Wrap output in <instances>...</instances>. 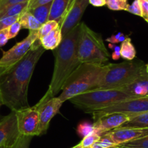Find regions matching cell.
Segmentation results:
<instances>
[{
	"label": "cell",
	"mask_w": 148,
	"mask_h": 148,
	"mask_svg": "<svg viewBox=\"0 0 148 148\" xmlns=\"http://www.w3.org/2000/svg\"><path fill=\"white\" fill-rule=\"evenodd\" d=\"M44 52L41 46L32 47L23 59L7 68L0 77V100L11 111L30 107L27 98L29 83Z\"/></svg>",
	"instance_id": "cell-1"
},
{
	"label": "cell",
	"mask_w": 148,
	"mask_h": 148,
	"mask_svg": "<svg viewBox=\"0 0 148 148\" xmlns=\"http://www.w3.org/2000/svg\"><path fill=\"white\" fill-rule=\"evenodd\" d=\"M80 23L66 33L61 43L53 51L55 61L53 75L48 91L52 97L62 90L63 85L74 71L79 66L77 45Z\"/></svg>",
	"instance_id": "cell-2"
},
{
	"label": "cell",
	"mask_w": 148,
	"mask_h": 148,
	"mask_svg": "<svg viewBox=\"0 0 148 148\" xmlns=\"http://www.w3.org/2000/svg\"><path fill=\"white\" fill-rule=\"evenodd\" d=\"M148 79L146 65L140 60L126 61L105 65V71L96 89H121L130 88Z\"/></svg>",
	"instance_id": "cell-3"
},
{
	"label": "cell",
	"mask_w": 148,
	"mask_h": 148,
	"mask_svg": "<svg viewBox=\"0 0 148 148\" xmlns=\"http://www.w3.org/2000/svg\"><path fill=\"white\" fill-rule=\"evenodd\" d=\"M104 71L105 65L80 64L66 80L58 98L64 103L77 95L96 89Z\"/></svg>",
	"instance_id": "cell-4"
},
{
	"label": "cell",
	"mask_w": 148,
	"mask_h": 148,
	"mask_svg": "<svg viewBox=\"0 0 148 148\" xmlns=\"http://www.w3.org/2000/svg\"><path fill=\"white\" fill-rule=\"evenodd\" d=\"M141 98L134 95L128 88L121 89H95L78 95L69 101L86 113H92L119 101Z\"/></svg>",
	"instance_id": "cell-5"
},
{
	"label": "cell",
	"mask_w": 148,
	"mask_h": 148,
	"mask_svg": "<svg viewBox=\"0 0 148 148\" xmlns=\"http://www.w3.org/2000/svg\"><path fill=\"white\" fill-rule=\"evenodd\" d=\"M77 52L81 64L104 66L109 62V52L104 44L102 36L84 23H80Z\"/></svg>",
	"instance_id": "cell-6"
},
{
	"label": "cell",
	"mask_w": 148,
	"mask_h": 148,
	"mask_svg": "<svg viewBox=\"0 0 148 148\" xmlns=\"http://www.w3.org/2000/svg\"><path fill=\"white\" fill-rule=\"evenodd\" d=\"M146 111H148V96L119 101L109 106L93 111L91 114H92L93 119H95L104 114H111V113L126 114L131 118L132 116Z\"/></svg>",
	"instance_id": "cell-7"
},
{
	"label": "cell",
	"mask_w": 148,
	"mask_h": 148,
	"mask_svg": "<svg viewBox=\"0 0 148 148\" xmlns=\"http://www.w3.org/2000/svg\"><path fill=\"white\" fill-rule=\"evenodd\" d=\"M64 103L58 97H52L49 91L36 104L39 114L38 136L45 134L52 119L58 114Z\"/></svg>",
	"instance_id": "cell-8"
},
{
	"label": "cell",
	"mask_w": 148,
	"mask_h": 148,
	"mask_svg": "<svg viewBox=\"0 0 148 148\" xmlns=\"http://www.w3.org/2000/svg\"><path fill=\"white\" fill-rule=\"evenodd\" d=\"M37 39L38 30H30L25 38L16 43L8 51L2 52V56L0 58V66L10 67L19 62L30 50Z\"/></svg>",
	"instance_id": "cell-9"
},
{
	"label": "cell",
	"mask_w": 148,
	"mask_h": 148,
	"mask_svg": "<svg viewBox=\"0 0 148 148\" xmlns=\"http://www.w3.org/2000/svg\"><path fill=\"white\" fill-rule=\"evenodd\" d=\"M17 127L21 135L38 136L39 114L36 106L14 111Z\"/></svg>",
	"instance_id": "cell-10"
},
{
	"label": "cell",
	"mask_w": 148,
	"mask_h": 148,
	"mask_svg": "<svg viewBox=\"0 0 148 148\" xmlns=\"http://www.w3.org/2000/svg\"><path fill=\"white\" fill-rule=\"evenodd\" d=\"M88 5V0H75L68 7L64 16L59 23L62 38L80 23L81 18Z\"/></svg>",
	"instance_id": "cell-11"
},
{
	"label": "cell",
	"mask_w": 148,
	"mask_h": 148,
	"mask_svg": "<svg viewBox=\"0 0 148 148\" xmlns=\"http://www.w3.org/2000/svg\"><path fill=\"white\" fill-rule=\"evenodd\" d=\"M20 135L15 113L11 111L10 114L0 120V146L10 147Z\"/></svg>",
	"instance_id": "cell-12"
},
{
	"label": "cell",
	"mask_w": 148,
	"mask_h": 148,
	"mask_svg": "<svg viewBox=\"0 0 148 148\" xmlns=\"http://www.w3.org/2000/svg\"><path fill=\"white\" fill-rule=\"evenodd\" d=\"M130 119V116L126 114L111 113L104 114L93 119L94 123L92 125L96 132L101 137L103 134L108 132L121 127L124 123L128 121Z\"/></svg>",
	"instance_id": "cell-13"
},
{
	"label": "cell",
	"mask_w": 148,
	"mask_h": 148,
	"mask_svg": "<svg viewBox=\"0 0 148 148\" xmlns=\"http://www.w3.org/2000/svg\"><path fill=\"white\" fill-rule=\"evenodd\" d=\"M148 134V128H127L119 127L105 133L103 135L108 137L116 145L141 138Z\"/></svg>",
	"instance_id": "cell-14"
},
{
	"label": "cell",
	"mask_w": 148,
	"mask_h": 148,
	"mask_svg": "<svg viewBox=\"0 0 148 148\" xmlns=\"http://www.w3.org/2000/svg\"><path fill=\"white\" fill-rule=\"evenodd\" d=\"M70 0H53L51 5L49 20H55L59 24L64 16Z\"/></svg>",
	"instance_id": "cell-15"
},
{
	"label": "cell",
	"mask_w": 148,
	"mask_h": 148,
	"mask_svg": "<svg viewBox=\"0 0 148 148\" xmlns=\"http://www.w3.org/2000/svg\"><path fill=\"white\" fill-rule=\"evenodd\" d=\"M62 40V31L59 26L42 38L40 40L41 46L45 50H54L59 46Z\"/></svg>",
	"instance_id": "cell-16"
},
{
	"label": "cell",
	"mask_w": 148,
	"mask_h": 148,
	"mask_svg": "<svg viewBox=\"0 0 148 148\" xmlns=\"http://www.w3.org/2000/svg\"><path fill=\"white\" fill-rule=\"evenodd\" d=\"M18 22L20 23L22 28L27 29L30 30H38L42 25L36 18L34 16L26 10L20 14Z\"/></svg>",
	"instance_id": "cell-17"
},
{
	"label": "cell",
	"mask_w": 148,
	"mask_h": 148,
	"mask_svg": "<svg viewBox=\"0 0 148 148\" xmlns=\"http://www.w3.org/2000/svg\"><path fill=\"white\" fill-rule=\"evenodd\" d=\"M121 127L127 128H148V111L132 116Z\"/></svg>",
	"instance_id": "cell-18"
},
{
	"label": "cell",
	"mask_w": 148,
	"mask_h": 148,
	"mask_svg": "<svg viewBox=\"0 0 148 148\" xmlns=\"http://www.w3.org/2000/svg\"><path fill=\"white\" fill-rule=\"evenodd\" d=\"M51 5V2L49 3V4H43V5L38 6V7L31 9V10H28V11L34 16L35 18L40 24L43 25L49 20Z\"/></svg>",
	"instance_id": "cell-19"
},
{
	"label": "cell",
	"mask_w": 148,
	"mask_h": 148,
	"mask_svg": "<svg viewBox=\"0 0 148 148\" xmlns=\"http://www.w3.org/2000/svg\"><path fill=\"white\" fill-rule=\"evenodd\" d=\"M136 49L133 43H132L131 38L127 37L121 43V46L120 47L121 57L127 61H132L134 60L136 57Z\"/></svg>",
	"instance_id": "cell-20"
},
{
	"label": "cell",
	"mask_w": 148,
	"mask_h": 148,
	"mask_svg": "<svg viewBox=\"0 0 148 148\" xmlns=\"http://www.w3.org/2000/svg\"><path fill=\"white\" fill-rule=\"evenodd\" d=\"M59 26V24L58 22L55 20H48L46 23L42 25L40 28L38 30V39L40 40L42 38L49 34L50 32H51Z\"/></svg>",
	"instance_id": "cell-21"
},
{
	"label": "cell",
	"mask_w": 148,
	"mask_h": 148,
	"mask_svg": "<svg viewBox=\"0 0 148 148\" xmlns=\"http://www.w3.org/2000/svg\"><path fill=\"white\" fill-rule=\"evenodd\" d=\"M118 146L119 148H148V134Z\"/></svg>",
	"instance_id": "cell-22"
},
{
	"label": "cell",
	"mask_w": 148,
	"mask_h": 148,
	"mask_svg": "<svg viewBox=\"0 0 148 148\" xmlns=\"http://www.w3.org/2000/svg\"><path fill=\"white\" fill-rule=\"evenodd\" d=\"M77 134L82 138L86 136L90 135L93 133H97L92 124H90L88 122H82L79 124L77 129Z\"/></svg>",
	"instance_id": "cell-23"
},
{
	"label": "cell",
	"mask_w": 148,
	"mask_h": 148,
	"mask_svg": "<svg viewBox=\"0 0 148 148\" xmlns=\"http://www.w3.org/2000/svg\"><path fill=\"white\" fill-rule=\"evenodd\" d=\"M106 5L109 10L114 11H120V10L127 11L129 4L127 1H124L122 0H106Z\"/></svg>",
	"instance_id": "cell-24"
},
{
	"label": "cell",
	"mask_w": 148,
	"mask_h": 148,
	"mask_svg": "<svg viewBox=\"0 0 148 148\" xmlns=\"http://www.w3.org/2000/svg\"><path fill=\"white\" fill-rule=\"evenodd\" d=\"M33 137L20 134L14 143L8 148H29Z\"/></svg>",
	"instance_id": "cell-25"
},
{
	"label": "cell",
	"mask_w": 148,
	"mask_h": 148,
	"mask_svg": "<svg viewBox=\"0 0 148 148\" xmlns=\"http://www.w3.org/2000/svg\"><path fill=\"white\" fill-rule=\"evenodd\" d=\"M101 136L97 133H93L90 135L86 136L82 140V141L79 143L82 147H91L95 142L100 140Z\"/></svg>",
	"instance_id": "cell-26"
},
{
	"label": "cell",
	"mask_w": 148,
	"mask_h": 148,
	"mask_svg": "<svg viewBox=\"0 0 148 148\" xmlns=\"http://www.w3.org/2000/svg\"><path fill=\"white\" fill-rule=\"evenodd\" d=\"M114 146H116V145H114V143L111 142V140L108 138V137H105V136L102 135L100 138L99 140H98L97 142H95L92 146L91 148H109L114 147Z\"/></svg>",
	"instance_id": "cell-27"
},
{
	"label": "cell",
	"mask_w": 148,
	"mask_h": 148,
	"mask_svg": "<svg viewBox=\"0 0 148 148\" xmlns=\"http://www.w3.org/2000/svg\"><path fill=\"white\" fill-rule=\"evenodd\" d=\"M19 17H20V14L19 15L12 16V17H7L0 20V31L7 29L13 23L18 21Z\"/></svg>",
	"instance_id": "cell-28"
},
{
	"label": "cell",
	"mask_w": 148,
	"mask_h": 148,
	"mask_svg": "<svg viewBox=\"0 0 148 148\" xmlns=\"http://www.w3.org/2000/svg\"><path fill=\"white\" fill-rule=\"evenodd\" d=\"M127 12L134 14L135 15L140 16L143 17V14H142V9L141 5H140V0H134L132 4H129L127 7Z\"/></svg>",
	"instance_id": "cell-29"
},
{
	"label": "cell",
	"mask_w": 148,
	"mask_h": 148,
	"mask_svg": "<svg viewBox=\"0 0 148 148\" xmlns=\"http://www.w3.org/2000/svg\"><path fill=\"white\" fill-rule=\"evenodd\" d=\"M21 25H20V23L18 21L15 22L12 25H10L7 28V30H8L9 39L14 38V37H16L19 33V32H20V30H21Z\"/></svg>",
	"instance_id": "cell-30"
},
{
	"label": "cell",
	"mask_w": 148,
	"mask_h": 148,
	"mask_svg": "<svg viewBox=\"0 0 148 148\" xmlns=\"http://www.w3.org/2000/svg\"><path fill=\"white\" fill-rule=\"evenodd\" d=\"M52 1L53 0H29L27 10H31L38 6L49 4V3L52 2Z\"/></svg>",
	"instance_id": "cell-31"
},
{
	"label": "cell",
	"mask_w": 148,
	"mask_h": 148,
	"mask_svg": "<svg viewBox=\"0 0 148 148\" xmlns=\"http://www.w3.org/2000/svg\"><path fill=\"white\" fill-rule=\"evenodd\" d=\"M10 40L8 37V30L5 29L0 31V47L4 46Z\"/></svg>",
	"instance_id": "cell-32"
},
{
	"label": "cell",
	"mask_w": 148,
	"mask_h": 148,
	"mask_svg": "<svg viewBox=\"0 0 148 148\" xmlns=\"http://www.w3.org/2000/svg\"><path fill=\"white\" fill-rule=\"evenodd\" d=\"M140 5L142 9V14L143 18L148 17V1L147 0H140Z\"/></svg>",
	"instance_id": "cell-33"
},
{
	"label": "cell",
	"mask_w": 148,
	"mask_h": 148,
	"mask_svg": "<svg viewBox=\"0 0 148 148\" xmlns=\"http://www.w3.org/2000/svg\"><path fill=\"white\" fill-rule=\"evenodd\" d=\"M124 33H118L116 35H112L110 38H106V41L109 42L110 43H112V44H116V43H119V38L121 37Z\"/></svg>",
	"instance_id": "cell-34"
},
{
	"label": "cell",
	"mask_w": 148,
	"mask_h": 148,
	"mask_svg": "<svg viewBox=\"0 0 148 148\" xmlns=\"http://www.w3.org/2000/svg\"><path fill=\"white\" fill-rule=\"evenodd\" d=\"M89 4L96 7H103L106 4V0H88Z\"/></svg>",
	"instance_id": "cell-35"
},
{
	"label": "cell",
	"mask_w": 148,
	"mask_h": 148,
	"mask_svg": "<svg viewBox=\"0 0 148 148\" xmlns=\"http://www.w3.org/2000/svg\"><path fill=\"white\" fill-rule=\"evenodd\" d=\"M112 59L114 60H118L121 57V54H120V47L118 46H116L115 49H114V51L112 53Z\"/></svg>",
	"instance_id": "cell-36"
},
{
	"label": "cell",
	"mask_w": 148,
	"mask_h": 148,
	"mask_svg": "<svg viewBox=\"0 0 148 148\" xmlns=\"http://www.w3.org/2000/svg\"><path fill=\"white\" fill-rule=\"evenodd\" d=\"M8 67H2V66H0V77L2 75V74L4 72H5V71L7 70Z\"/></svg>",
	"instance_id": "cell-37"
},
{
	"label": "cell",
	"mask_w": 148,
	"mask_h": 148,
	"mask_svg": "<svg viewBox=\"0 0 148 148\" xmlns=\"http://www.w3.org/2000/svg\"><path fill=\"white\" fill-rule=\"evenodd\" d=\"M80 147H81V145H80V144H77V145H75V146H74V147H71V148H80Z\"/></svg>",
	"instance_id": "cell-38"
},
{
	"label": "cell",
	"mask_w": 148,
	"mask_h": 148,
	"mask_svg": "<svg viewBox=\"0 0 148 148\" xmlns=\"http://www.w3.org/2000/svg\"><path fill=\"white\" fill-rule=\"evenodd\" d=\"M74 1H75V0H70V2H69V6H68V7H69V6H70L71 5V4H72V3H73L74 2ZM68 9V8H67Z\"/></svg>",
	"instance_id": "cell-39"
},
{
	"label": "cell",
	"mask_w": 148,
	"mask_h": 148,
	"mask_svg": "<svg viewBox=\"0 0 148 148\" xmlns=\"http://www.w3.org/2000/svg\"><path fill=\"white\" fill-rule=\"evenodd\" d=\"M0 148H8V147H7L5 145H1L0 146Z\"/></svg>",
	"instance_id": "cell-40"
},
{
	"label": "cell",
	"mask_w": 148,
	"mask_h": 148,
	"mask_svg": "<svg viewBox=\"0 0 148 148\" xmlns=\"http://www.w3.org/2000/svg\"><path fill=\"white\" fill-rule=\"evenodd\" d=\"M1 106H2V103H1V100H0V108H1ZM1 118H2V117L0 116V120L1 119Z\"/></svg>",
	"instance_id": "cell-41"
},
{
	"label": "cell",
	"mask_w": 148,
	"mask_h": 148,
	"mask_svg": "<svg viewBox=\"0 0 148 148\" xmlns=\"http://www.w3.org/2000/svg\"><path fill=\"white\" fill-rule=\"evenodd\" d=\"M146 72H147V73L148 74V64L146 65Z\"/></svg>",
	"instance_id": "cell-42"
},
{
	"label": "cell",
	"mask_w": 148,
	"mask_h": 148,
	"mask_svg": "<svg viewBox=\"0 0 148 148\" xmlns=\"http://www.w3.org/2000/svg\"><path fill=\"white\" fill-rule=\"evenodd\" d=\"M109 148H119V146H118V145H116V146H114V147H109Z\"/></svg>",
	"instance_id": "cell-43"
},
{
	"label": "cell",
	"mask_w": 148,
	"mask_h": 148,
	"mask_svg": "<svg viewBox=\"0 0 148 148\" xmlns=\"http://www.w3.org/2000/svg\"><path fill=\"white\" fill-rule=\"evenodd\" d=\"M145 20H146V21H147V23H148V17H146V18H145Z\"/></svg>",
	"instance_id": "cell-44"
},
{
	"label": "cell",
	"mask_w": 148,
	"mask_h": 148,
	"mask_svg": "<svg viewBox=\"0 0 148 148\" xmlns=\"http://www.w3.org/2000/svg\"><path fill=\"white\" fill-rule=\"evenodd\" d=\"M80 148H91V147H80Z\"/></svg>",
	"instance_id": "cell-45"
},
{
	"label": "cell",
	"mask_w": 148,
	"mask_h": 148,
	"mask_svg": "<svg viewBox=\"0 0 148 148\" xmlns=\"http://www.w3.org/2000/svg\"><path fill=\"white\" fill-rule=\"evenodd\" d=\"M122 1H127V0H122Z\"/></svg>",
	"instance_id": "cell-46"
},
{
	"label": "cell",
	"mask_w": 148,
	"mask_h": 148,
	"mask_svg": "<svg viewBox=\"0 0 148 148\" xmlns=\"http://www.w3.org/2000/svg\"><path fill=\"white\" fill-rule=\"evenodd\" d=\"M147 1H148V0H147Z\"/></svg>",
	"instance_id": "cell-47"
}]
</instances>
